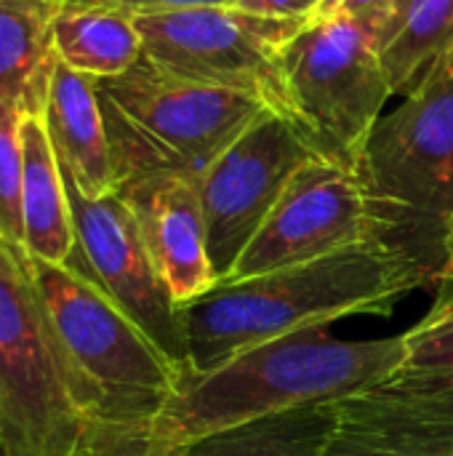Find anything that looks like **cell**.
Wrapping results in <instances>:
<instances>
[{
	"label": "cell",
	"instance_id": "8992f818",
	"mask_svg": "<svg viewBox=\"0 0 453 456\" xmlns=\"http://www.w3.org/2000/svg\"><path fill=\"white\" fill-rule=\"evenodd\" d=\"M288 123L334 163L360 168L366 142L395 96L376 48V24L310 19L280 51Z\"/></svg>",
	"mask_w": 453,
	"mask_h": 456
},
{
	"label": "cell",
	"instance_id": "9a60e30c",
	"mask_svg": "<svg viewBox=\"0 0 453 456\" xmlns=\"http://www.w3.org/2000/svg\"><path fill=\"white\" fill-rule=\"evenodd\" d=\"M21 219L29 259L75 267L77 238L67 179L51 144L43 110L24 112L21 123Z\"/></svg>",
	"mask_w": 453,
	"mask_h": 456
},
{
	"label": "cell",
	"instance_id": "ac0fdd59",
	"mask_svg": "<svg viewBox=\"0 0 453 456\" xmlns=\"http://www.w3.org/2000/svg\"><path fill=\"white\" fill-rule=\"evenodd\" d=\"M392 94L406 96L453 48V0H395L376 24Z\"/></svg>",
	"mask_w": 453,
	"mask_h": 456
},
{
	"label": "cell",
	"instance_id": "6da1fadb",
	"mask_svg": "<svg viewBox=\"0 0 453 456\" xmlns=\"http://www.w3.org/2000/svg\"><path fill=\"white\" fill-rule=\"evenodd\" d=\"M435 270L400 243H368L243 281H222L184 305L190 371H211L262 342L328 326L347 315H384Z\"/></svg>",
	"mask_w": 453,
	"mask_h": 456
},
{
	"label": "cell",
	"instance_id": "484cf974",
	"mask_svg": "<svg viewBox=\"0 0 453 456\" xmlns=\"http://www.w3.org/2000/svg\"><path fill=\"white\" fill-rule=\"evenodd\" d=\"M441 281H453V216L446 224V238H443V270L438 275V283Z\"/></svg>",
	"mask_w": 453,
	"mask_h": 456
},
{
	"label": "cell",
	"instance_id": "d6986e66",
	"mask_svg": "<svg viewBox=\"0 0 453 456\" xmlns=\"http://www.w3.org/2000/svg\"><path fill=\"white\" fill-rule=\"evenodd\" d=\"M331 425V403L304 406L198 438L182 456H320Z\"/></svg>",
	"mask_w": 453,
	"mask_h": 456
},
{
	"label": "cell",
	"instance_id": "d4e9b609",
	"mask_svg": "<svg viewBox=\"0 0 453 456\" xmlns=\"http://www.w3.org/2000/svg\"><path fill=\"white\" fill-rule=\"evenodd\" d=\"M77 3H99L115 5L131 13H158V11H176V8H198V5H230L232 0H77Z\"/></svg>",
	"mask_w": 453,
	"mask_h": 456
},
{
	"label": "cell",
	"instance_id": "7402d4cb",
	"mask_svg": "<svg viewBox=\"0 0 453 456\" xmlns=\"http://www.w3.org/2000/svg\"><path fill=\"white\" fill-rule=\"evenodd\" d=\"M75 456H182V446L163 438L155 422L91 419Z\"/></svg>",
	"mask_w": 453,
	"mask_h": 456
},
{
	"label": "cell",
	"instance_id": "8fae6325",
	"mask_svg": "<svg viewBox=\"0 0 453 456\" xmlns=\"http://www.w3.org/2000/svg\"><path fill=\"white\" fill-rule=\"evenodd\" d=\"M67 195L77 238V259L72 270L101 286L107 297L160 347V353L179 371H187L190 337L184 313L163 283L128 203L120 192L85 198L69 179Z\"/></svg>",
	"mask_w": 453,
	"mask_h": 456
},
{
	"label": "cell",
	"instance_id": "3957f363",
	"mask_svg": "<svg viewBox=\"0 0 453 456\" xmlns=\"http://www.w3.org/2000/svg\"><path fill=\"white\" fill-rule=\"evenodd\" d=\"M29 270L88 417L155 422L182 371L91 278L40 259Z\"/></svg>",
	"mask_w": 453,
	"mask_h": 456
},
{
	"label": "cell",
	"instance_id": "5bb4252c",
	"mask_svg": "<svg viewBox=\"0 0 453 456\" xmlns=\"http://www.w3.org/2000/svg\"><path fill=\"white\" fill-rule=\"evenodd\" d=\"M43 118L64 176L85 198L117 192V168L96 80L56 59Z\"/></svg>",
	"mask_w": 453,
	"mask_h": 456
},
{
	"label": "cell",
	"instance_id": "e0dca14e",
	"mask_svg": "<svg viewBox=\"0 0 453 456\" xmlns=\"http://www.w3.org/2000/svg\"><path fill=\"white\" fill-rule=\"evenodd\" d=\"M56 59L93 80L128 72L142 56V35L131 11L64 0L53 24Z\"/></svg>",
	"mask_w": 453,
	"mask_h": 456
},
{
	"label": "cell",
	"instance_id": "7a4b0ae2",
	"mask_svg": "<svg viewBox=\"0 0 453 456\" xmlns=\"http://www.w3.org/2000/svg\"><path fill=\"white\" fill-rule=\"evenodd\" d=\"M406 363L400 337L336 339L328 326L248 347L211 371H182L155 430L187 446L198 438L304 406L334 403L392 379Z\"/></svg>",
	"mask_w": 453,
	"mask_h": 456
},
{
	"label": "cell",
	"instance_id": "4316f807",
	"mask_svg": "<svg viewBox=\"0 0 453 456\" xmlns=\"http://www.w3.org/2000/svg\"><path fill=\"white\" fill-rule=\"evenodd\" d=\"M0 456H11L8 454V446H5V441H3V433H0Z\"/></svg>",
	"mask_w": 453,
	"mask_h": 456
},
{
	"label": "cell",
	"instance_id": "7c38bea8",
	"mask_svg": "<svg viewBox=\"0 0 453 456\" xmlns=\"http://www.w3.org/2000/svg\"><path fill=\"white\" fill-rule=\"evenodd\" d=\"M320 456H453V385L395 374L334 401Z\"/></svg>",
	"mask_w": 453,
	"mask_h": 456
},
{
	"label": "cell",
	"instance_id": "ffe728a7",
	"mask_svg": "<svg viewBox=\"0 0 453 456\" xmlns=\"http://www.w3.org/2000/svg\"><path fill=\"white\" fill-rule=\"evenodd\" d=\"M430 313L403 334L406 363L398 374L453 385V281H441Z\"/></svg>",
	"mask_w": 453,
	"mask_h": 456
},
{
	"label": "cell",
	"instance_id": "52a82bcc",
	"mask_svg": "<svg viewBox=\"0 0 453 456\" xmlns=\"http://www.w3.org/2000/svg\"><path fill=\"white\" fill-rule=\"evenodd\" d=\"M360 174L441 275L446 224L453 216V48L379 118Z\"/></svg>",
	"mask_w": 453,
	"mask_h": 456
},
{
	"label": "cell",
	"instance_id": "603a6c76",
	"mask_svg": "<svg viewBox=\"0 0 453 456\" xmlns=\"http://www.w3.org/2000/svg\"><path fill=\"white\" fill-rule=\"evenodd\" d=\"M230 5L248 11V13H256V16L304 24L315 16V11L323 5V0H232Z\"/></svg>",
	"mask_w": 453,
	"mask_h": 456
},
{
	"label": "cell",
	"instance_id": "9c48e42d",
	"mask_svg": "<svg viewBox=\"0 0 453 456\" xmlns=\"http://www.w3.org/2000/svg\"><path fill=\"white\" fill-rule=\"evenodd\" d=\"M144 59L179 77L259 99L288 120L283 45L307 24L267 19L235 5L133 13Z\"/></svg>",
	"mask_w": 453,
	"mask_h": 456
},
{
	"label": "cell",
	"instance_id": "44dd1931",
	"mask_svg": "<svg viewBox=\"0 0 453 456\" xmlns=\"http://www.w3.org/2000/svg\"><path fill=\"white\" fill-rule=\"evenodd\" d=\"M21 123H24V112L19 107L0 102V238L24 248Z\"/></svg>",
	"mask_w": 453,
	"mask_h": 456
},
{
	"label": "cell",
	"instance_id": "2e32d148",
	"mask_svg": "<svg viewBox=\"0 0 453 456\" xmlns=\"http://www.w3.org/2000/svg\"><path fill=\"white\" fill-rule=\"evenodd\" d=\"M64 0H0V102L43 110L56 67L53 24Z\"/></svg>",
	"mask_w": 453,
	"mask_h": 456
},
{
	"label": "cell",
	"instance_id": "30bf717a",
	"mask_svg": "<svg viewBox=\"0 0 453 456\" xmlns=\"http://www.w3.org/2000/svg\"><path fill=\"white\" fill-rule=\"evenodd\" d=\"M315 158L320 155L296 126L264 112L198 176L208 256L219 281L232 273L291 179Z\"/></svg>",
	"mask_w": 453,
	"mask_h": 456
},
{
	"label": "cell",
	"instance_id": "5b68a950",
	"mask_svg": "<svg viewBox=\"0 0 453 456\" xmlns=\"http://www.w3.org/2000/svg\"><path fill=\"white\" fill-rule=\"evenodd\" d=\"M91 417L21 246L0 238V433L11 456H75Z\"/></svg>",
	"mask_w": 453,
	"mask_h": 456
},
{
	"label": "cell",
	"instance_id": "277c9868",
	"mask_svg": "<svg viewBox=\"0 0 453 456\" xmlns=\"http://www.w3.org/2000/svg\"><path fill=\"white\" fill-rule=\"evenodd\" d=\"M120 179L174 171L198 179L267 110L259 99L195 83L139 59L128 72L96 80Z\"/></svg>",
	"mask_w": 453,
	"mask_h": 456
},
{
	"label": "cell",
	"instance_id": "cb8c5ba5",
	"mask_svg": "<svg viewBox=\"0 0 453 456\" xmlns=\"http://www.w3.org/2000/svg\"><path fill=\"white\" fill-rule=\"evenodd\" d=\"M395 0H323L312 19H358L379 24Z\"/></svg>",
	"mask_w": 453,
	"mask_h": 456
},
{
	"label": "cell",
	"instance_id": "ba28073f",
	"mask_svg": "<svg viewBox=\"0 0 453 456\" xmlns=\"http://www.w3.org/2000/svg\"><path fill=\"white\" fill-rule=\"evenodd\" d=\"M368 243L409 246L438 275V267L417 248L400 216L371 192L360 168L315 158L291 179L224 281L254 278Z\"/></svg>",
	"mask_w": 453,
	"mask_h": 456
},
{
	"label": "cell",
	"instance_id": "4fadbf2b",
	"mask_svg": "<svg viewBox=\"0 0 453 456\" xmlns=\"http://www.w3.org/2000/svg\"><path fill=\"white\" fill-rule=\"evenodd\" d=\"M117 192L179 307L219 283L208 256L198 179L174 171H142L120 179Z\"/></svg>",
	"mask_w": 453,
	"mask_h": 456
}]
</instances>
